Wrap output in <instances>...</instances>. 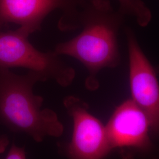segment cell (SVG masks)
Instances as JSON below:
<instances>
[{"instance_id": "obj_1", "label": "cell", "mask_w": 159, "mask_h": 159, "mask_svg": "<svg viewBox=\"0 0 159 159\" xmlns=\"http://www.w3.org/2000/svg\"><path fill=\"white\" fill-rule=\"evenodd\" d=\"M125 16L116 11L108 0H83L79 22L81 31L71 40L60 43L54 50L59 56L73 57L87 70V89L99 87L98 74L104 68H113L120 62L118 33Z\"/></svg>"}, {"instance_id": "obj_2", "label": "cell", "mask_w": 159, "mask_h": 159, "mask_svg": "<svg viewBox=\"0 0 159 159\" xmlns=\"http://www.w3.org/2000/svg\"><path fill=\"white\" fill-rule=\"evenodd\" d=\"M44 81L43 76L32 71L18 75L0 67V123L38 143L46 137H59L64 132L57 114L43 109V98L33 93L34 85Z\"/></svg>"}, {"instance_id": "obj_3", "label": "cell", "mask_w": 159, "mask_h": 159, "mask_svg": "<svg viewBox=\"0 0 159 159\" xmlns=\"http://www.w3.org/2000/svg\"><path fill=\"white\" fill-rule=\"evenodd\" d=\"M30 34L18 27L15 30L0 31V67L28 69L45 79L54 80L67 87L75 77L74 68L54 51L43 52L29 41Z\"/></svg>"}, {"instance_id": "obj_4", "label": "cell", "mask_w": 159, "mask_h": 159, "mask_svg": "<svg viewBox=\"0 0 159 159\" xmlns=\"http://www.w3.org/2000/svg\"><path fill=\"white\" fill-rule=\"evenodd\" d=\"M63 104L73 121L70 142L60 145V153L68 159H104L113 149L106 127L89 113L88 104L74 96L64 98Z\"/></svg>"}, {"instance_id": "obj_5", "label": "cell", "mask_w": 159, "mask_h": 159, "mask_svg": "<svg viewBox=\"0 0 159 159\" xmlns=\"http://www.w3.org/2000/svg\"><path fill=\"white\" fill-rule=\"evenodd\" d=\"M83 0H0V31L16 24L30 34L40 31L44 20L51 12L60 10L58 23L63 31L79 29V7Z\"/></svg>"}, {"instance_id": "obj_6", "label": "cell", "mask_w": 159, "mask_h": 159, "mask_svg": "<svg viewBox=\"0 0 159 159\" xmlns=\"http://www.w3.org/2000/svg\"><path fill=\"white\" fill-rule=\"evenodd\" d=\"M132 100L147 116L149 127L159 134V83L152 64L130 29L126 30Z\"/></svg>"}, {"instance_id": "obj_7", "label": "cell", "mask_w": 159, "mask_h": 159, "mask_svg": "<svg viewBox=\"0 0 159 159\" xmlns=\"http://www.w3.org/2000/svg\"><path fill=\"white\" fill-rule=\"evenodd\" d=\"M148 127L147 116L130 99L116 108L106 129L112 148L131 147L146 150L151 145Z\"/></svg>"}, {"instance_id": "obj_8", "label": "cell", "mask_w": 159, "mask_h": 159, "mask_svg": "<svg viewBox=\"0 0 159 159\" xmlns=\"http://www.w3.org/2000/svg\"><path fill=\"white\" fill-rule=\"evenodd\" d=\"M119 11L123 14L134 17L141 27L147 26L152 19V14L142 0H118Z\"/></svg>"}, {"instance_id": "obj_9", "label": "cell", "mask_w": 159, "mask_h": 159, "mask_svg": "<svg viewBox=\"0 0 159 159\" xmlns=\"http://www.w3.org/2000/svg\"><path fill=\"white\" fill-rule=\"evenodd\" d=\"M4 159H27L24 148H20L12 144Z\"/></svg>"}, {"instance_id": "obj_10", "label": "cell", "mask_w": 159, "mask_h": 159, "mask_svg": "<svg viewBox=\"0 0 159 159\" xmlns=\"http://www.w3.org/2000/svg\"><path fill=\"white\" fill-rule=\"evenodd\" d=\"M10 144L8 137L7 135H0V154L3 153Z\"/></svg>"}]
</instances>
